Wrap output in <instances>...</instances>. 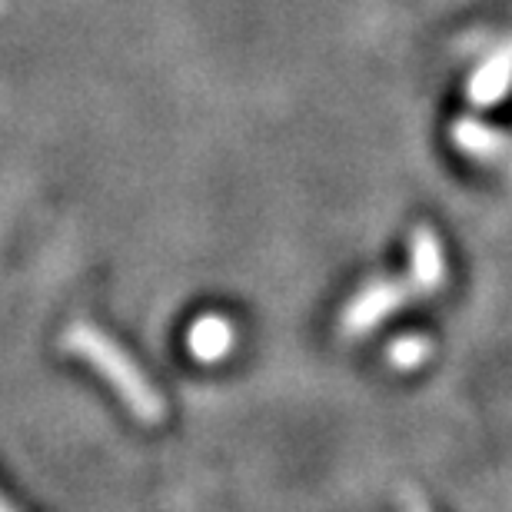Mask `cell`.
I'll return each instance as SVG.
<instances>
[{"instance_id": "cell-8", "label": "cell", "mask_w": 512, "mask_h": 512, "mask_svg": "<svg viewBox=\"0 0 512 512\" xmlns=\"http://www.w3.org/2000/svg\"><path fill=\"white\" fill-rule=\"evenodd\" d=\"M7 509H10V503H7L4 496H0V512H7Z\"/></svg>"}, {"instance_id": "cell-7", "label": "cell", "mask_w": 512, "mask_h": 512, "mask_svg": "<svg viewBox=\"0 0 512 512\" xmlns=\"http://www.w3.org/2000/svg\"><path fill=\"white\" fill-rule=\"evenodd\" d=\"M429 356V343L423 336H403V340H396L389 346V363L399 366V370H413Z\"/></svg>"}, {"instance_id": "cell-6", "label": "cell", "mask_w": 512, "mask_h": 512, "mask_svg": "<svg viewBox=\"0 0 512 512\" xmlns=\"http://www.w3.org/2000/svg\"><path fill=\"white\" fill-rule=\"evenodd\" d=\"M456 143L463 150H469L473 157H483V160H499V157H509L512 147L503 133L489 130L486 124H476V120H459L456 130H453Z\"/></svg>"}, {"instance_id": "cell-4", "label": "cell", "mask_w": 512, "mask_h": 512, "mask_svg": "<svg viewBox=\"0 0 512 512\" xmlns=\"http://www.w3.org/2000/svg\"><path fill=\"white\" fill-rule=\"evenodd\" d=\"M187 343H190V353L197 356L200 363H217L230 353L233 326L230 320H223V316H200V320L190 326Z\"/></svg>"}, {"instance_id": "cell-3", "label": "cell", "mask_w": 512, "mask_h": 512, "mask_svg": "<svg viewBox=\"0 0 512 512\" xmlns=\"http://www.w3.org/2000/svg\"><path fill=\"white\" fill-rule=\"evenodd\" d=\"M512 90V47L499 50L476 70L469 80V100L479 107H489L496 100H503Z\"/></svg>"}, {"instance_id": "cell-1", "label": "cell", "mask_w": 512, "mask_h": 512, "mask_svg": "<svg viewBox=\"0 0 512 512\" xmlns=\"http://www.w3.org/2000/svg\"><path fill=\"white\" fill-rule=\"evenodd\" d=\"M64 346L80 360H87L104 380L114 386V393L124 399L140 423H163L167 416V403L153 389V383L143 376V370L130 360V353L120 343H114L104 330H97L94 323H74L64 333Z\"/></svg>"}, {"instance_id": "cell-2", "label": "cell", "mask_w": 512, "mask_h": 512, "mask_svg": "<svg viewBox=\"0 0 512 512\" xmlns=\"http://www.w3.org/2000/svg\"><path fill=\"white\" fill-rule=\"evenodd\" d=\"M406 303V286L396 280H373L366 283L360 293L353 296V303L343 313V333L346 336H363L370 333L376 323L386 320L389 313L399 310Z\"/></svg>"}, {"instance_id": "cell-5", "label": "cell", "mask_w": 512, "mask_h": 512, "mask_svg": "<svg viewBox=\"0 0 512 512\" xmlns=\"http://www.w3.org/2000/svg\"><path fill=\"white\" fill-rule=\"evenodd\" d=\"M409 260H413V283L419 293H429L443 283V253H439V240L433 237V230L416 227Z\"/></svg>"}]
</instances>
